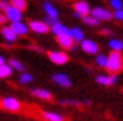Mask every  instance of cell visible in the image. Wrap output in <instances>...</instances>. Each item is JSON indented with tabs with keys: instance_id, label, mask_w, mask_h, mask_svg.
<instances>
[{
	"instance_id": "cell-19",
	"label": "cell",
	"mask_w": 123,
	"mask_h": 121,
	"mask_svg": "<svg viewBox=\"0 0 123 121\" xmlns=\"http://www.w3.org/2000/svg\"><path fill=\"white\" fill-rule=\"evenodd\" d=\"M8 65L11 67L12 71H18V72H23L25 71V65L18 60V59H15V57H12V59L8 60Z\"/></svg>"
},
{
	"instance_id": "cell-28",
	"label": "cell",
	"mask_w": 123,
	"mask_h": 121,
	"mask_svg": "<svg viewBox=\"0 0 123 121\" xmlns=\"http://www.w3.org/2000/svg\"><path fill=\"white\" fill-rule=\"evenodd\" d=\"M112 16L116 21H123V8L122 10H115V12L112 14Z\"/></svg>"
},
{
	"instance_id": "cell-30",
	"label": "cell",
	"mask_w": 123,
	"mask_h": 121,
	"mask_svg": "<svg viewBox=\"0 0 123 121\" xmlns=\"http://www.w3.org/2000/svg\"><path fill=\"white\" fill-rule=\"evenodd\" d=\"M10 1H6V0H0V12H4L8 8Z\"/></svg>"
},
{
	"instance_id": "cell-18",
	"label": "cell",
	"mask_w": 123,
	"mask_h": 121,
	"mask_svg": "<svg viewBox=\"0 0 123 121\" xmlns=\"http://www.w3.org/2000/svg\"><path fill=\"white\" fill-rule=\"evenodd\" d=\"M49 30L52 31V34H55L57 37V35H62V34H67V30H68V29H67L63 23H60V22L57 21L53 26L49 27Z\"/></svg>"
},
{
	"instance_id": "cell-31",
	"label": "cell",
	"mask_w": 123,
	"mask_h": 121,
	"mask_svg": "<svg viewBox=\"0 0 123 121\" xmlns=\"http://www.w3.org/2000/svg\"><path fill=\"white\" fill-rule=\"evenodd\" d=\"M6 22H7V19H6L4 14H3V12H0V26H1V25H4Z\"/></svg>"
},
{
	"instance_id": "cell-23",
	"label": "cell",
	"mask_w": 123,
	"mask_h": 121,
	"mask_svg": "<svg viewBox=\"0 0 123 121\" xmlns=\"http://www.w3.org/2000/svg\"><path fill=\"white\" fill-rule=\"evenodd\" d=\"M10 6H12L17 10L23 12L26 10V0H10Z\"/></svg>"
},
{
	"instance_id": "cell-33",
	"label": "cell",
	"mask_w": 123,
	"mask_h": 121,
	"mask_svg": "<svg viewBox=\"0 0 123 121\" xmlns=\"http://www.w3.org/2000/svg\"><path fill=\"white\" fill-rule=\"evenodd\" d=\"M4 63H6V59H4L3 56H1V55H0V65H1V64H4Z\"/></svg>"
},
{
	"instance_id": "cell-25",
	"label": "cell",
	"mask_w": 123,
	"mask_h": 121,
	"mask_svg": "<svg viewBox=\"0 0 123 121\" xmlns=\"http://www.w3.org/2000/svg\"><path fill=\"white\" fill-rule=\"evenodd\" d=\"M82 21H84L85 25H88V26H98V23H100V21H97L94 16H92V15H85L84 18H82Z\"/></svg>"
},
{
	"instance_id": "cell-35",
	"label": "cell",
	"mask_w": 123,
	"mask_h": 121,
	"mask_svg": "<svg viewBox=\"0 0 123 121\" xmlns=\"http://www.w3.org/2000/svg\"><path fill=\"white\" fill-rule=\"evenodd\" d=\"M6 1H10V0H6Z\"/></svg>"
},
{
	"instance_id": "cell-16",
	"label": "cell",
	"mask_w": 123,
	"mask_h": 121,
	"mask_svg": "<svg viewBox=\"0 0 123 121\" xmlns=\"http://www.w3.org/2000/svg\"><path fill=\"white\" fill-rule=\"evenodd\" d=\"M67 34L70 35V38L74 42H81L84 39V31L81 30L79 27H71L67 30Z\"/></svg>"
},
{
	"instance_id": "cell-24",
	"label": "cell",
	"mask_w": 123,
	"mask_h": 121,
	"mask_svg": "<svg viewBox=\"0 0 123 121\" xmlns=\"http://www.w3.org/2000/svg\"><path fill=\"white\" fill-rule=\"evenodd\" d=\"M107 63H108V56L103 55V53H100V55H97V56H96V64L98 65V67H101V68H105Z\"/></svg>"
},
{
	"instance_id": "cell-14",
	"label": "cell",
	"mask_w": 123,
	"mask_h": 121,
	"mask_svg": "<svg viewBox=\"0 0 123 121\" xmlns=\"http://www.w3.org/2000/svg\"><path fill=\"white\" fill-rule=\"evenodd\" d=\"M30 93H31V95H34L36 98H38V99L49 101L51 98H52L51 91L47 90V88H31Z\"/></svg>"
},
{
	"instance_id": "cell-13",
	"label": "cell",
	"mask_w": 123,
	"mask_h": 121,
	"mask_svg": "<svg viewBox=\"0 0 123 121\" xmlns=\"http://www.w3.org/2000/svg\"><path fill=\"white\" fill-rule=\"evenodd\" d=\"M118 80V76L116 75H97L96 76V82L103 84V86H111L114 84L115 82Z\"/></svg>"
},
{
	"instance_id": "cell-15",
	"label": "cell",
	"mask_w": 123,
	"mask_h": 121,
	"mask_svg": "<svg viewBox=\"0 0 123 121\" xmlns=\"http://www.w3.org/2000/svg\"><path fill=\"white\" fill-rule=\"evenodd\" d=\"M56 39H57V44H59L63 49H71V48L74 46V41L70 38V35L68 34L57 35Z\"/></svg>"
},
{
	"instance_id": "cell-21",
	"label": "cell",
	"mask_w": 123,
	"mask_h": 121,
	"mask_svg": "<svg viewBox=\"0 0 123 121\" xmlns=\"http://www.w3.org/2000/svg\"><path fill=\"white\" fill-rule=\"evenodd\" d=\"M11 74H12V69H11V67L7 63L0 65V78L1 79H6L8 76H11Z\"/></svg>"
},
{
	"instance_id": "cell-20",
	"label": "cell",
	"mask_w": 123,
	"mask_h": 121,
	"mask_svg": "<svg viewBox=\"0 0 123 121\" xmlns=\"http://www.w3.org/2000/svg\"><path fill=\"white\" fill-rule=\"evenodd\" d=\"M108 46L111 48L112 52H120L123 49V42L119 39H110L108 41Z\"/></svg>"
},
{
	"instance_id": "cell-11",
	"label": "cell",
	"mask_w": 123,
	"mask_h": 121,
	"mask_svg": "<svg viewBox=\"0 0 123 121\" xmlns=\"http://www.w3.org/2000/svg\"><path fill=\"white\" fill-rule=\"evenodd\" d=\"M43 11L45 12V16H49V18H53V19H57V15H59V12H57L56 7L51 3V1H48V0H45L44 3H43Z\"/></svg>"
},
{
	"instance_id": "cell-6",
	"label": "cell",
	"mask_w": 123,
	"mask_h": 121,
	"mask_svg": "<svg viewBox=\"0 0 123 121\" xmlns=\"http://www.w3.org/2000/svg\"><path fill=\"white\" fill-rule=\"evenodd\" d=\"M27 27L30 29L31 31H34L37 34H45V33H48L49 31V27L45 25L43 21H30L27 23Z\"/></svg>"
},
{
	"instance_id": "cell-22",
	"label": "cell",
	"mask_w": 123,
	"mask_h": 121,
	"mask_svg": "<svg viewBox=\"0 0 123 121\" xmlns=\"http://www.w3.org/2000/svg\"><path fill=\"white\" fill-rule=\"evenodd\" d=\"M33 80V75L29 74V72H21V75L18 76V83L19 84H27V83H30Z\"/></svg>"
},
{
	"instance_id": "cell-10",
	"label": "cell",
	"mask_w": 123,
	"mask_h": 121,
	"mask_svg": "<svg viewBox=\"0 0 123 121\" xmlns=\"http://www.w3.org/2000/svg\"><path fill=\"white\" fill-rule=\"evenodd\" d=\"M11 30L17 34V37H23V35L27 34L29 31V27H27L26 23H23L22 21L21 22H15V23H11Z\"/></svg>"
},
{
	"instance_id": "cell-7",
	"label": "cell",
	"mask_w": 123,
	"mask_h": 121,
	"mask_svg": "<svg viewBox=\"0 0 123 121\" xmlns=\"http://www.w3.org/2000/svg\"><path fill=\"white\" fill-rule=\"evenodd\" d=\"M81 49L84 50L85 53H89V55H96L98 52V45H97L94 41L92 39H82L81 41Z\"/></svg>"
},
{
	"instance_id": "cell-27",
	"label": "cell",
	"mask_w": 123,
	"mask_h": 121,
	"mask_svg": "<svg viewBox=\"0 0 123 121\" xmlns=\"http://www.w3.org/2000/svg\"><path fill=\"white\" fill-rule=\"evenodd\" d=\"M43 22H44V23H45L48 27H51V26H53V25L57 22V19H53V18H49V16H45L44 19H43Z\"/></svg>"
},
{
	"instance_id": "cell-17",
	"label": "cell",
	"mask_w": 123,
	"mask_h": 121,
	"mask_svg": "<svg viewBox=\"0 0 123 121\" xmlns=\"http://www.w3.org/2000/svg\"><path fill=\"white\" fill-rule=\"evenodd\" d=\"M41 117L45 121H64V117L59 114L56 112H49V110H44L41 113Z\"/></svg>"
},
{
	"instance_id": "cell-32",
	"label": "cell",
	"mask_w": 123,
	"mask_h": 121,
	"mask_svg": "<svg viewBox=\"0 0 123 121\" xmlns=\"http://www.w3.org/2000/svg\"><path fill=\"white\" fill-rule=\"evenodd\" d=\"M101 34L108 35V34H111V30H110V29H103V30H101Z\"/></svg>"
},
{
	"instance_id": "cell-29",
	"label": "cell",
	"mask_w": 123,
	"mask_h": 121,
	"mask_svg": "<svg viewBox=\"0 0 123 121\" xmlns=\"http://www.w3.org/2000/svg\"><path fill=\"white\" fill-rule=\"evenodd\" d=\"M59 104L62 105H79V101H75V99H60Z\"/></svg>"
},
{
	"instance_id": "cell-26",
	"label": "cell",
	"mask_w": 123,
	"mask_h": 121,
	"mask_svg": "<svg viewBox=\"0 0 123 121\" xmlns=\"http://www.w3.org/2000/svg\"><path fill=\"white\" fill-rule=\"evenodd\" d=\"M110 6H111L114 10H122V8H123L122 0H110Z\"/></svg>"
},
{
	"instance_id": "cell-2",
	"label": "cell",
	"mask_w": 123,
	"mask_h": 121,
	"mask_svg": "<svg viewBox=\"0 0 123 121\" xmlns=\"http://www.w3.org/2000/svg\"><path fill=\"white\" fill-rule=\"evenodd\" d=\"M0 105L4 110H8V112H18L22 108L21 102L15 97H4L3 99H0Z\"/></svg>"
},
{
	"instance_id": "cell-3",
	"label": "cell",
	"mask_w": 123,
	"mask_h": 121,
	"mask_svg": "<svg viewBox=\"0 0 123 121\" xmlns=\"http://www.w3.org/2000/svg\"><path fill=\"white\" fill-rule=\"evenodd\" d=\"M48 59L52 61L53 64H57V65H63L68 61L67 53L60 52V50H51V52H48Z\"/></svg>"
},
{
	"instance_id": "cell-4",
	"label": "cell",
	"mask_w": 123,
	"mask_h": 121,
	"mask_svg": "<svg viewBox=\"0 0 123 121\" xmlns=\"http://www.w3.org/2000/svg\"><path fill=\"white\" fill-rule=\"evenodd\" d=\"M90 15L94 16L97 21H110L112 18V12L104 7H94L90 10Z\"/></svg>"
},
{
	"instance_id": "cell-5",
	"label": "cell",
	"mask_w": 123,
	"mask_h": 121,
	"mask_svg": "<svg viewBox=\"0 0 123 121\" xmlns=\"http://www.w3.org/2000/svg\"><path fill=\"white\" fill-rule=\"evenodd\" d=\"M3 14H4L6 19L10 21L11 23H15V22H21L22 21V11L17 10L15 7H12V6H8V8L6 10Z\"/></svg>"
},
{
	"instance_id": "cell-12",
	"label": "cell",
	"mask_w": 123,
	"mask_h": 121,
	"mask_svg": "<svg viewBox=\"0 0 123 121\" xmlns=\"http://www.w3.org/2000/svg\"><path fill=\"white\" fill-rule=\"evenodd\" d=\"M0 33H1V35H3V38L6 39V42H7V45H10V44H12L17 41V34L14 33L12 30H11V27L10 26H4L1 27V30H0Z\"/></svg>"
},
{
	"instance_id": "cell-9",
	"label": "cell",
	"mask_w": 123,
	"mask_h": 121,
	"mask_svg": "<svg viewBox=\"0 0 123 121\" xmlns=\"http://www.w3.org/2000/svg\"><path fill=\"white\" fill-rule=\"evenodd\" d=\"M74 12L79 14L81 16L84 18L85 15H89L90 14V7H89V4L85 0H78V1L74 3Z\"/></svg>"
},
{
	"instance_id": "cell-1",
	"label": "cell",
	"mask_w": 123,
	"mask_h": 121,
	"mask_svg": "<svg viewBox=\"0 0 123 121\" xmlns=\"http://www.w3.org/2000/svg\"><path fill=\"white\" fill-rule=\"evenodd\" d=\"M123 67V60H122V55L120 52H111L108 56V63H107L105 68L110 71L111 74H116L119 72Z\"/></svg>"
},
{
	"instance_id": "cell-8",
	"label": "cell",
	"mask_w": 123,
	"mask_h": 121,
	"mask_svg": "<svg viewBox=\"0 0 123 121\" xmlns=\"http://www.w3.org/2000/svg\"><path fill=\"white\" fill-rule=\"evenodd\" d=\"M52 80L53 83H56L57 86L60 87H70L71 86V79L67 76L66 74H62V72H57V74L52 75Z\"/></svg>"
},
{
	"instance_id": "cell-34",
	"label": "cell",
	"mask_w": 123,
	"mask_h": 121,
	"mask_svg": "<svg viewBox=\"0 0 123 121\" xmlns=\"http://www.w3.org/2000/svg\"><path fill=\"white\" fill-rule=\"evenodd\" d=\"M73 15H74V18H82V16H81V15H79V14H77V12H74V14H73Z\"/></svg>"
}]
</instances>
